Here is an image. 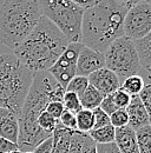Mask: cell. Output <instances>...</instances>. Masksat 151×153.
Instances as JSON below:
<instances>
[{
  "label": "cell",
  "mask_w": 151,
  "mask_h": 153,
  "mask_svg": "<svg viewBox=\"0 0 151 153\" xmlns=\"http://www.w3.org/2000/svg\"><path fill=\"white\" fill-rule=\"evenodd\" d=\"M99 107L109 115H111L113 112H116L118 110L117 106H116V104H114V101H113L112 93L109 94V96L104 97V99H103V101H102V104H100Z\"/></svg>",
  "instance_id": "obj_30"
},
{
  "label": "cell",
  "mask_w": 151,
  "mask_h": 153,
  "mask_svg": "<svg viewBox=\"0 0 151 153\" xmlns=\"http://www.w3.org/2000/svg\"><path fill=\"white\" fill-rule=\"evenodd\" d=\"M53 151V139L52 135L40 143L37 147L33 150V153H52Z\"/></svg>",
  "instance_id": "obj_31"
},
{
  "label": "cell",
  "mask_w": 151,
  "mask_h": 153,
  "mask_svg": "<svg viewBox=\"0 0 151 153\" xmlns=\"http://www.w3.org/2000/svg\"><path fill=\"white\" fill-rule=\"evenodd\" d=\"M103 99H104V96L91 85H89L85 92L79 97L81 107L84 110H90V111H93L97 107H99Z\"/></svg>",
  "instance_id": "obj_16"
},
{
  "label": "cell",
  "mask_w": 151,
  "mask_h": 153,
  "mask_svg": "<svg viewBox=\"0 0 151 153\" xmlns=\"http://www.w3.org/2000/svg\"><path fill=\"white\" fill-rule=\"evenodd\" d=\"M97 153H120L114 143L111 144H96Z\"/></svg>",
  "instance_id": "obj_33"
},
{
  "label": "cell",
  "mask_w": 151,
  "mask_h": 153,
  "mask_svg": "<svg viewBox=\"0 0 151 153\" xmlns=\"http://www.w3.org/2000/svg\"><path fill=\"white\" fill-rule=\"evenodd\" d=\"M112 98H113V101L117 106L118 110H125L129 104H130V100H131V96H129L125 91H123L120 87L112 93Z\"/></svg>",
  "instance_id": "obj_25"
},
{
  "label": "cell",
  "mask_w": 151,
  "mask_h": 153,
  "mask_svg": "<svg viewBox=\"0 0 151 153\" xmlns=\"http://www.w3.org/2000/svg\"><path fill=\"white\" fill-rule=\"evenodd\" d=\"M90 138L94 141V144H111L114 143L116 128L112 125H108L100 128H94L89 132Z\"/></svg>",
  "instance_id": "obj_17"
},
{
  "label": "cell",
  "mask_w": 151,
  "mask_h": 153,
  "mask_svg": "<svg viewBox=\"0 0 151 153\" xmlns=\"http://www.w3.org/2000/svg\"><path fill=\"white\" fill-rule=\"evenodd\" d=\"M133 42L139 56L141 66L151 73V32L145 38Z\"/></svg>",
  "instance_id": "obj_15"
},
{
  "label": "cell",
  "mask_w": 151,
  "mask_h": 153,
  "mask_svg": "<svg viewBox=\"0 0 151 153\" xmlns=\"http://www.w3.org/2000/svg\"><path fill=\"white\" fill-rule=\"evenodd\" d=\"M45 111H46L47 113H50L53 118H56V119L59 120L61 114H63V112L65 111V108H64L63 102H60V101H51V102L46 106V110H45Z\"/></svg>",
  "instance_id": "obj_29"
},
{
  "label": "cell",
  "mask_w": 151,
  "mask_h": 153,
  "mask_svg": "<svg viewBox=\"0 0 151 153\" xmlns=\"http://www.w3.org/2000/svg\"><path fill=\"white\" fill-rule=\"evenodd\" d=\"M104 58L105 67L123 80L136 76L141 68V60L135 42L125 36L111 42L104 52Z\"/></svg>",
  "instance_id": "obj_7"
},
{
  "label": "cell",
  "mask_w": 151,
  "mask_h": 153,
  "mask_svg": "<svg viewBox=\"0 0 151 153\" xmlns=\"http://www.w3.org/2000/svg\"><path fill=\"white\" fill-rule=\"evenodd\" d=\"M145 84H144V79L141 76L136 74V76H131L126 79H124L120 84V88L123 91H125L129 96H138L142 90L144 88Z\"/></svg>",
  "instance_id": "obj_19"
},
{
  "label": "cell",
  "mask_w": 151,
  "mask_h": 153,
  "mask_svg": "<svg viewBox=\"0 0 151 153\" xmlns=\"http://www.w3.org/2000/svg\"><path fill=\"white\" fill-rule=\"evenodd\" d=\"M81 46V42H70L66 50L56 61V64L47 71L64 90H66V86L69 85L71 79L76 76L77 59Z\"/></svg>",
  "instance_id": "obj_9"
},
{
  "label": "cell",
  "mask_w": 151,
  "mask_h": 153,
  "mask_svg": "<svg viewBox=\"0 0 151 153\" xmlns=\"http://www.w3.org/2000/svg\"><path fill=\"white\" fill-rule=\"evenodd\" d=\"M151 32V4L139 2L131 6L124 20V36L137 41Z\"/></svg>",
  "instance_id": "obj_8"
},
{
  "label": "cell",
  "mask_w": 151,
  "mask_h": 153,
  "mask_svg": "<svg viewBox=\"0 0 151 153\" xmlns=\"http://www.w3.org/2000/svg\"><path fill=\"white\" fill-rule=\"evenodd\" d=\"M64 94L65 90L47 71L34 73L28 94L18 115L19 137L17 144L20 152H33L40 143L52 135L43 131L37 125V120L51 101L63 102Z\"/></svg>",
  "instance_id": "obj_1"
},
{
  "label": "cell",
  "mask_w": 151,
  "mask_h": 153,
  "mask_svg": "<svg viewBox=\"0 0 151 153\" xmlns=\"http://www.w3.org/2000/svg\"><path fill=\"white\" fill-rule=\"evenodd\" d=\"M105 67L104 53L94 51L90 47L81 46L77 59V72L76 76H89L93 72Z\"/></svg>",
  "instance_id": "obj_10"
},
{
  "label": "cell",
  "mask_w": 151,
  "mask_h": 153,
  "mask_svg": "<svg viewBox=\"0 0 151 153\" xmlns=\"http://www.w3.org/2000/svg\"><path fill=\"white\" fill-rule=\"evenodd\" d=\"M77 119V131L83 133H89L94 127V115L93 111L81 110L76 114Z\"/></svg>",
  "instance_id": "obj_18"
},
{
  "label": "cell",
  "mask_w": 151,
  "mask_h": 153,
  "mask_svg": "<svg viewBox=\"0 0 151 153\" xmlns=\"http://www.w3.org/2000/svg\"><path fill=\"white\" fill-rule=\"evenodd\" d=\"M110 123L114 128H120L129 125V115L126 110H117L110 115Z\"/></svg>",
  "instance_id": "obj_24"
},
{
  "label": "cell",
  "mask_w": 151,
  "mask_h": 153,
  "mask_svg": "<svg viewBox=\"0 0 151 153\" xmlns=\"http://www.w3.org/2000/svg\"><path fill=\"white\" fill-rule=\"evenodd\" d=\"M19 120L18 115L13 112H8L0 120V138L7 139L12 143H18Z\"/></svg>",
  "instance_id": "obj_14"
},
{
  "label": "cell",
  "mask_w": 151,
  "mask_h": 153,
  "mask_svg": "<svg viewBox=\"0 0 151 153\" xmlns=\"http://www.w3.org/2000/svg\"><path fill=\"white\" fill-rule=\"evenodd\" d=\"M87 79H89V84L93 86L104 97L116 92L120 87L119 78L116 73H113L112 71H110L106 67L93 72L92 74L87 76Z\"/></svg>",
  "instance_id": "obj_11"
},
{
  "label": "cell",
  "mask_w": 151,
  "mask_h": 153,
  "mask_svg": "<svg viewBox=\"0 0 151 153\" xmlns=\"http://www.w3.org/2000/svg\"><path fill=\"white\" fill-rule=\"evenodd\" d=\"M33 76L14 54H0V107L19 115Z\"/></svg>",
  "instance_id": "obj_5"
},
{
  "label": "cell",
  "mask_w": 151,
  "mask_h": 153,
  "mask_svg": "<svg viewBox=\"0 0 151 153\" xmlns=\"http://www.w3.org/2000/svg\"><path fill=\"white\" fill-rule=\"evenodd\" d=\"M139 153H151V125L136 131Z\"/></svg>",
  "instance_id": "obj_20"
},
{
  "label": "cell",
  "mask_w": 151,
  "mask_h": 153,
  "mask_svg": "<svg viewBox=\"0 0 151 153\" xmlns=\"http://www.w3.org/2000/svg\"><path fill=\"white\" fill-rule=\"evenodd\" d=\"M138 96H139L144 107H145V111L148 113L149 121H150L151 125V85H145L144 88L142 90V92Z\"/></svg>",
  "instance_id": "obj_28"
},
{
  "label": "cell",
  "mask_w": 151,
  "mask_h": 153,
  "mask_svg": "<svg viewBox=\"0 0 151 153\" xmlns=\"http://www.w3.org/2000/svg\"><path fill=\"white\" fill-rule=\"evenodd\" d=\"M22 153H33V152H22Z\"/></svg>",
  "instance_id": "obj_39"
},
{
  "label": "cell",
  "mask_w": 151,
  "mask_h": 153,
  "mask_svg": "<svg viewBox=\"0 0 151 153\" xmlns=\"http://www.w3.org/2000/svg\"><path fill=\"white\" fill-rule=\"evenodd\" d=\"M118 1H122V2L126 4L129 7H131L136 4H139V2H150L151 4V0H118Z\"/></svg>",
  "instance_id": "obj_35"
},
{
  "label": "cell",
  "mask_w": 151,
  "mask_h": 153,
  "mask_svg": "<svg viewBox=\"0 0 151 153\" xmlns=\"http://www.w3.org/2000/svg\"><path fill=\"white\" fill-rule=\"evenodd\" d=\"M41 17L39 0H5L0 6V42L16 50Z\"/></svg>",
  "instance_id": "obj_4"
},
{
  "label": "cell",
  "mask_w": 151,
  "mask_h": 153,
  "mask_svg": "<svg viewBox=\"0 0 151 153\" xmlns=\"http://www.w3.org/2000/svg\"><path fill=\"white\" fill-rule=\"evenodd\" d=\"M10 111L8 110H6V108H2V107H0V120H1V118H4L5 115L7 114Z\"/></svg>",
  "instance_id": "obj_36"
},
{
  "label": "cell",
  "mask_w": 151,
  "mask_h": 153,
  "mask_svg": "<svg viewBox=\"0 0 151 153\" xmlns=\"http://www.w3.org/2000/svg\"><path fill=\"white\" fill-rule=\"evenodd\" d=\"M43 17L53 22L69 42H81V20L85 10L72 0H39Z\"/></svg>",
  "instance_id": "obj_6"
},
{
  "label": "cell",
  "mask_w": 151,
  "mask_h": 153,
  "mask_svg": "<svg viewBox=\"0 0 151 153\" xmlns=\"http://www.w3.org/2000/svg\"><path fill=\"white\" fill-rule=\"evenodd\" d=\"M93 115H94V128H100L104 126L110 125V115L106 114L100 107H97L93 110Z\"/></svg>",
  "instance_id": "obj_26"
},
{
  "label": "cell",
  "mask_w": 151,
  "mask_h": 153,
  "mask_svg": "<svg viewBox=\"0 0 151 153\" xmlns=\"http://www.w3.org/2000/svg\"><path fill=\"white\" fill-rule=\"evenodd\" d=\"M8 153H22V152H20V151H13V152H8Z\"/></svg>",
  "instance_id": "obj_38"
},
{
  "label": "cell",
  "mask_w": 151,
  "mask_h": 153,
  "mask_svg": "<svg viewBox=\"0 0 151 153\" xmlns=\"http://www.w3.org/2000/svg\"><path fill=\"white\" fill-rule=\"evenodd\" d=\"M13 151H19L18 144L12 143L7 139L0 138V153H8Z\"/></svg>",
  "instance_id": "obj_32"
},
{
  "label": "cell",
  "mask_w": 151,
  "mask_h": 153,
  "mask_svg": "<svg viewBox=\"0 0 151 153\" xmlns=\"http://www.w3.org/2000/svg\"><path fill=\"white\" fill-rule=\"evenodd\" d=\"M125 110L129 115V126L132 130L137 131L142 127L150 125L148 113L145 111V107H144L139 96L131 97L130 104Z\"/></svg>",
  "instance_id": "obj_12"
},
{
  "label": "cell",
  "mask_w": 151,
  "mask_h": 153,
  "mask_svg": "<svg viewBox=\"0 0 151 153\" xmlns=\"http://www.w3.org/2000/svg\"><path fill=\"white\" fill-rule=\"evenodd\" d=\"M114 144L120 153H139L136 131L132 130L129 125L116 128Z\"/></svg>",
  "instance_id": "obj_13"
},
{
  "label": "cell",
  "mask_w": 151,
  "mask_h": 153,
  "mask_svg": "<svg viewBox=\"0 0 151 153\" xmlns=\"http://www.w3.org/2000/svg\"><path fill=\"white\" fill-rule=\"evenodd\" d=\"M89 79L87 76H76L71 79V81L69 82V85L66 86V90L67 92H73L76 93L78 97H80L84 92L85 90L89 86Z\"/></svg>",
  "instance_id": "obj_21"
},
{
  "label": "cell",
  "mask_w": 151,
  "mask_h": 153,
  "mask_svg": "<svg viewBox=\"0 0 151 153\" xmlns=\"http://www.w3.org/2000/svg\"><path fill=\"white\" fill-rule=\"evenodd\" d=\"M73 2H76L78 6L83 7L84 10H87L90 7H92L93 5H96L99 0H72Z\"/></svg>",
  "instance_id": "obj_34"
},
{
  "label": "cell",
  "mask_w": 151,
  "mask_h": 153,
  "mask_svg": "<svg viewBox=\"0 0 151 153\" xmlns=\"http://www.w3.org/2000/svg\"><path fill=\"white\" fill-rule=\"evenodd\" d=\"M59 124V120L53 118L50 113H47L46 111H44L41 114L39 115L37 120V125L45 132L52 134L53 131L56 130L57 125Z\"/></svg>",
  "instance_id": "obj_22"
},
{
  "label": "cell",
  "mask_w": 151,
  "mask_h": 153,
  "mask_svg": "<svg viewBox=\"0 0 151 153\" xmlns=\"http://www.w3.org/2000/svg\"><path fill=\"white\" fill-rule=\"evenodd\" d=\"M69 44L53 22L41 17L32 33L13 50V54L31 72H45L56 64Z\"/></svg>",
  "instance_id": "obj_3"
},
{
  "label": "cell",
  "mask_w": 151,
  "mask_h": 153,
  "mask_svg": "<svg viewBox=\"0 0 151 153\" xmlns=\"http://www.w3.org/2000/svg\"><path fill=\"white\" fill-rule=\"evenodd\" d=\"M87 153H97V150H96V145L91 146V149L89 150V152H87Z\"/></svg>",
  "instance_id": "obj_37"
},
{
  "label": "cell",
  "mask_w": 151,
  "mask_h": 153,
  "mask_svg": "<svg viewBox=\"0 0 151 153\" xmlns=\"http://www.w3.org/2000/svg\"><path fill=\"white\" fill-rule=\"evenodd\" d=\"M60 124L67 128V130H71V131H77V119H76V114L70 112V111H64L63 114L59 119Z\"/></svg>",
  "instance_id": "obj_27"
},
{
  "label": "cell",
  "mask_w": 151,
  "mask_h": 153,
  "mask_svg": "<svg viewBox=\"0 0 151 153\" xmlns=\"http://www.w3.org/2000/svg\"><path fill=\"white\" fill-rule=\"evenodd\" d=\"M130 7L118 0H99L85 10L81 20V44L104 53L124 36V20Z\"/></svg>",
  "instance_id": "obj_2"
},
{
  "label": "cell",
  "mask_w": 151,
  "mask_h": 153,
  "mask_svg": "<svg viewBox=\"0 0 151 153\" xmlns=\"http://www.w3.org/2000/svg\"><path fill=\"white\" fill-rule=\"evenodd\" d=\"M63 105H64V108L66 111H70L72 113L77 114L79 111L83 110L81 105H80V100H79V97L77 96L73 92H67L65 91V94L63 98Z\"/></svg>",
  "instance_id": "obj_23"
}]
</instances>
